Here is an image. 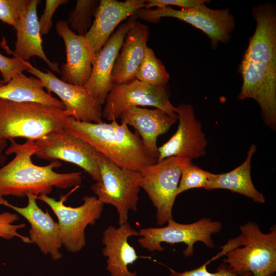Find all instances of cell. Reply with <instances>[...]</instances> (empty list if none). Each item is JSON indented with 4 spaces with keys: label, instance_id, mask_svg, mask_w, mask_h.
<instances>
[{
    "label": "cell",
    "instance_id": "cell-1",
    "mask_svg": "<svg viewBox=\"0 0 276 276\" xmlns=\"http://www.w3.org/2000/svg\"><path fill=\"white\" fill-rule=\"evenodd\" d=\"M253 35L238 66L242 84L237 99H252L259 104L265 124L276 128V9L265 3L254 6Z\"/></svg>",
    "mask_w": 276,
    "mask_h": 276
},
{
    "label": "cell",
    "instance_id": "cell-2",
    "mask_svg": "<svg viewBox=\"0 0 276 276\" xmlns=\"http://www.w3.org/2000/svg\"><path fill=\"white\" fill-rule=\"evenodd\" d=\"M9 141L5 153L7 156L14 154V157L0 167V200L8 196L48 195L54 187L67 189L81 183V172L61 173L54 170L61 167L59 160L45 166L35 164L32 160L36 149L35 141L27 140L23 144L14 140Z\"/></svg>",
    "mask_w": 276,
    "mask_h": 276
},
{
    "label": "cell",
    "instance_id": "cell-3",
    "mask_svg": "<svg viewBox=\"0 0 276 276\" xmlns=\"http://www.w3.org/2000/svg\"><path fill=\"white\" fill-rule=\"evenodd\" d=\"M63 126L81 139L98 153L118 166L133 171H142L157 160L150 156L139 134L132 132L127 124L117 120L109 123H88L68 116Z\"/></svg>",
    "mask_w": 276,
    "mask_h": 276
},
{
    "label": "cell",
    "instance_id": "cell-4",
    "mask_svg": "<svg viewBox=\"0 0 276 276\" xmlns=\"http://www.w3.org/2000/svg\"><path fill=\"white\" fill-rule=\"evenodd\" d=\"M239 236L223 247L228 252L223 263L238 275L250 272L253 276H275L276 227L263 233L256 222L240 227Z\"/></svg>",
    "mask_w": 276,
    "mask_h": 276
},
{
    "label": "cell",
    "instance_id": "cell-5",
    "mask_svg": "<svg viewBox=\"0 0 276 276\" xmlns=\"http://www.w3.org/2000/svg\"><path fill=\"white\" fill-rule=\"evenodd\" d=\"M64 109L35 102L0 99V140L36 141L63 127Z\"/></svg>",
    "mask_w": 276,
    "mask_h": 276
},
{
    "label": "cell",
    "instance_id": "cell-6",
    "mask_svg": "<svg viewBox=\"0 0 276 276\" xmlns=\"http://www.w3.org/2000/svg\"><path fill=\"white\" fill-rule=\"evenodd\" d=\"M100 179L91 186L97 199L117 210L119 224L128 221L130 210L136 212L140 191V172L124 169L99 153Z\"/></svg>",
    "mask_w": 276,
    "mask_h": 276
},
{
    "label": "cell",
    "instance_id": "cell-7",
    "mask_svg": "<svg viewBox=\"0 0 276 276\" xmlns=\"http://www.w3.org/2000/svg\"><path fill=\"white\" fill-rule=\"evenodd\" d=\"M134 15L153 23L158 22L164 17L178 19L205 33L210 39L213 49H216L219 43H228L235 28V18L229 9H213L204 4L181 10L169 6L154 10L142 8Z\"/></svg>",
    "mask_w": 276,
    "mask_h": 276
},
{
    "label": "cell",
    "instance_id": "cell-8",
    "mask_svg": "<svg viewBox=\"0 0 276 276\" xmlns=\"http://www.w3.org/2000/svg\"><path fill=\"white\" fill-rule=\"evenodd\" d=\"M189 158L173 156L149 165L140 171L139 186L147 194L156 208V222L163 225L173 219L183 164Z\"/></svg>",
    "mask_w": 276,
    "mask_h": 276
},
{
    "label": "cell",
    "instance_id": "cell-9",
    "mask_svg": "<svg viewBox=\"0 0 276 276\" xmlns=\"http://www.w3.org/2000/svg\"><path fill=\"white\" fill-rule=\"evenodd\" d=\"M162 227H148L140 229L138 242L142 247L150 251H163L161 243L171 244L183 243L187 245L183 251L186 257L194 254L195 243L201 242L210 248L215 247L212 235L220 232L222 226L220 222L210 218H202L191 223L182 224L173 219L167 221Z\"/></svg>",
    "mask_w": 276,
    "mask_h": 276
},
{
    "label": "cell",
    "instance_id": "cell-10",
    "mask_svg": "<svg viewBox=\"0 0 276 276\" xmlns=\"http://www.w3.org/2000/svg\"><path fill=\"white\" fill-rule=\"evenodd\" d=\"M66 195L60 200L48 195L37 196V199L47 204L58 219L62 246L70 252L80 251L86 245L85 230L94 225L102 214L103 205L95 196H85L82 204L77 207L66 206Z\"/></svg>",
    "mask_w": 276,
    "mask_h": 276
},
{
    "label": "cell",
    "instance_id": "cell-11",
    "mask_svg": "<svg viewBox=\"0 0 276 276\" xmlns=\"http://www.w3.org/2000/svg\"><path fill=\"white\" fill-rule=\"evenodd\" d=\"M169 86H153L137 79L128 83L113 84L102 109L103 118L109 121L120 119L125 111L133 107L152 106L178 120L176 107L170 100Z\"/></svg>",
    "mask_w": 276,
    "mask_h": 276
},
{
    "label": "cell",
    "instance_id": "cell-12",
    "mask_svg": "<svg viewBox=\"0 0 276 276\" xmlns=\"http://www.w3.org/2000/svg\"><path fill=\"white\" fill-rule=\"evenodd\" d=\"M34 155L50 161L63 160L73 164L87 172L96 181L100 179L97 158L99 153L63 126L35 141Z\"/></svg>",
    "mask_w": 276,
    "mask_h": 276
},
{
    "label": "cell",
    "instance_id": "cell-13",
    "mask_svg": "<svg viewBox=\"0 0 276 276\" xmlns=\"http://www.w3.org/2000/svg\"><path fill=\"white\" fill-rule=\"evenodd\" d=\"M26 71L39 79L49 93L53 92L59 97L70 117L84 122H103L102 105L84 86L65 82L52 72H43L29 62Z\"/></svg>",
    "mask_w": 276,
    "mask_h": 276
},
{
    "label": "cell",
    "instance_id": "cell-14",
    "mask_svg": "<svg viewBox=\"0 0 276 276\" xmlns=\"http://www.w3.org/2000/svg\"><path fill=\"white\" fill-rule=\"evenodd\" d=\"M176 112L179 121L177 130L158 148L157 162L173 156L192 160L206 154L208 142L192 106L182 103L176 107Z\"/></svg>",
    "mask_w": 276,
    "mask_h": 276
},
{
    "label": "cell",
    "instance_id": "cell-15",
    "mask_svg": "<svg viewBox=\"0 0 276 276\" xmlns=\"http://www.w3.org/2000/svg\"><path fill=\"white\" fill-rule=\"evenodd\" d=\"M28 204L24 207L14 205L5 198L0 200V204L10 208L24 217L29 223V238L45 255H50L52 260H58L63 257L60 251L62 246L58 222L50 216L48 210L44 212L37 203V196L29 194Z\"/></svg>",
    "mask_w": 276,
    "mask_h": 276
},
{
    "label": "cell",
    "instance_id": "cell-16",
    "mask_svg": "<svg viewBox=\"0 0 276 276\" xmlns=\"http://www.w3.org/2000/svg\"><path fill=\"white\" fill-rule=\"evenodd\" d=\"M56 30L65 44L66 62L61 66V80L68 83L84 86L92 71L96 52L85 35H78L67 21H58Z\"/></svg>",
    "mask_w": 276,
    "mask_h": 276
},
{
    "label": "cell",
    "instance_id": "cell-17",
    "mask_svg": "<svg viewBox=\"0 0 276 276\" xmlns=\"http://www.w3.org/2000/svg\"><path fill=\"white\" fill-rule=\"evenodd\" d=\"M137 19L133 15L121 24L96 54L90 76L84 87L102 105L113 85L112 71L125 36Z\"/></svg>",
    "mask_w": 276,
    "mask_h": 276
},
{
    "label": "cell",
    "instance_id": "cell-18",
    "mask_svg": "<svg viewBox=\"0 0 276 276\" xmlns=\"http://www.w3.org/2000/svg\"><path fill=\"white\" fill-rule=\"evenodd\" d=\"M146 0H101L95 13L93 24L85 36L96 53L98 52L124 20L140 9L144 8Z\"/></svg>",
    "mask_w": 276,
    "mask_h": 276
},
{
    "label": "cell",
    "instance_id": "cell-19",
    "mask_svg": "<svg viewBox=\"0 0 276 276\" xmlns=\"http://www.w3.org/2000/svg\"><path fill=\"white\" fill-rule=\"evenodd\" d=\"M132 236H139V232L128 221L118 227L110 225L105 229L102 252L107 258V269L110 276H137L136 272H131L128 268L140 258L128 241Z\"/></svg>",
    "mask_w": 276,
    "mask_h": 276
},
{
    "label": "cell",
    "instance_id": "cell-20",
    "mask_svg": "<svg viewBox=\"0 0 276 276\" xmlns=\"http://www.w3.org/2000/svg\"><path fill=\"white\" fill-rule=\"evenodd\" d=\"M148 27L136 21L126 33L114 63L111 77L113 84L128 83L136 79L135 74L147 48Z\"/></svg>",
    "mask_w": 276,
    "mask_h": 276
},
{
    "label": "cell",
    "instance_id": "cell-21",
    "mask_svg": "<svg viewBox=\"0 0 276 276\" xmlns=\"http://www.w3.org/2000/svg\"><path fill=\"white\" fill-rule=\"evenodd\" d=\"M120 119L121 122L134 128L148 153L157 160L158 136L166 133L177 121L159 108L150 109L140 107L128 109Z\"/></svg>",
    "mask_w": 276,
    "mask_h": 276
},
{
    "label": "cell",
    "instance_id": "cell-22",
    "mask_svg": "<svg viewBox=\"0 0 276 276\" xmlns=\"http://www.w3.org/2000/svg\"><path fill=\"white\" fill-rule=\"evenodd\" d=\"M40 1L30 0L25 13L14 28L16 31L15 49L11 53L24 61L29 62L32 56H37L44 61L53 71L61 73L57 62L51 61L47 57L42 47L37 6Z\"/></svg>",
    "mask_w": 276,
    "mask_h": 276
},
{
    "label": "cell",
    "instance_id": "cell-23",
    "mask_svg": "<svg viewBox=\"0 0 276 276\" xmlns=\"http://www.w3.org/2000/svg\"><path fill=\"white\" fill-rule=\"evenodd\" d=\"M256 149V146L252 144L245 160L233 170L224 173H212L204 189H226L246 196L256 202L264 203V195L256 188L251 177V161Z\"/></svg>",
    "mask_w": 276,
    "mask_h": 276
},
{
    "label": "cell",
    "instance_id": "cell-24",
    "mask_svg": "<svg viewBox=\"0 0 276 276\" xmlns=\"http://www.w3.org/2000/svg\"><path fill=\"white\" fill-rule=\"evenodd\" d=\"M44 88L39 79L27 77L21 73L0 86V99L16 102H35L64 109L61 101Z\"/></svg>",
    "mask_w": 276,
    "mask_h": 276
},
{
    "label": "cell",
    "instance_id": "cell-25",
    "mask_svg": "<svg viewBox=\"0 0 276 276\" xmlns=\"http://www.w3.org/2000/svg\"><path fill=\"white\" fill-rule=\"evenodd\" d=\"M136 79L153 86H166L170 75L152 49L147 47L144 58L135 74Z\"/></svg>",
    "mask_w": 276,
    "mask_h": 276
},
{
    "label": "cell",
    "instance_id": "cell-26",
    "mask_svg": "<svg viewBox=\"0 0 276 276\" xmlns=\"http://www.w3.org/2000/svg\"><path fill=\"white\" fill-rule=\"evenodd\" d=\"M97 0H77L67 21L70 28L78 35H85L90 28L98 8Z\"/></svg>",
    "mask_w": 276,
    "mask_h": 276
},
{
    "label": "cell",
    "instance_id": "cell-27",
    "mask_svg": "<svg viewBox=\"0 0 276 276\" xmlns=\"http://www.w3.org/2000/svg\"><path fill=\"white\" fill-rule=\"evenodd\" d=\"M188 160L183 165L177 190V195L192 189L206 187L212 173L202 169Z\"/></svg>",
    "mask_w": 276,
    "mask_h": 276
},
{
    "label": "cell",
    "instance_id": "cell-28",
    "mask_svg": "<svg viewBox=\"0 0 276 276\" xmlns=\"http://www.w3.org/2000/svg\"><path fill=\"white\" fill-rule=\"evenodd\" d=\"M19 220L15 213L4 212L0 213V238L9 240L15 238L20 239L24 243L32 244L29 237L20 234L18 230L26 227L25 223L15 224Z\"/></svg>",
    "mask_w": 276,
    "mask_h": 276
},
{
    "label": "cell",
    "instance_id": "cell-29",
    "mask_svg": "<svg viewBox=\"0 0 276 276\" xmlns=\"http://www.w3.org/2000/svg\"><path fill=\"white\" fill-rule=\"evenodd\" d=\"M30 0H0V20L15 27Z\"/></svg>",
    "mask_w": 276,
    "mask_h": 276
},
{
    "label": "cell",
    "instance_id": "cell-30",
    "mask_svg": "<svg viewBox=\"0 0 276 276\" xmlns=\"http://www.w3.org/2000/svg\"><path fill=\"white\" fill-rule=\"evenodd\" d=\"M210 263L208 261L201 266L190 270L177 272L169 268V276H253L250 272L243 275H238L233 271L226 264L222 263L215 272H211L207 269V265Z\"/></svg>",
    "mask_w": 276,
    "mask_h": 276
},
{
    "label": "cell",
    "instance_id": "cell-31",
    "mask_svg": "<svg viewBox=\"0 0 276 276\" xmlns=\"http://www.w3.org/2000/svg\"><path fill=\"white\" fill-rule=\"evenodd\" d=\"M29 62L16 57L9 58L0 53V73L6 83L14 76L26 71Z\"/></svg>",
    "mask_w": 276,
    "mask_h": 276
},
{
    "label": "cell",
    "instance_id": "cell-32",
    "mask_svg": "<svg viewBox=\"0 0 276 276\" xmlns=\"http://www.w3.org/2000/svg\"><path fill=\"white\" fill-rule=\"evenodd\" d=\"M67 0H46L44 11L38 19L41 35L48 34L53 25L52 17L57 9Z\"/></svg>",
    "mask_w": 276,
    "mask_h": 276
},
{
    "label": "cell",
    "instance_id": "cell-33",
    "mask_svg": "<svg viewBox=\"0 0 276 276\" xmlns=\"http://www.w3.org/2000/svg\"><path fill=\"white\" fill-rule=\"evenodd\" d=\"M209 2L208 0H148L146 1L144 8L148 9L153 7L164 8L167 6H178L182 9H187L208 3Z\"/></svg>",
    "mask_w": 276,
    "mask_h": 276
},
{
    "label": "cell",
    "instance_id": "cell-34",
    "mask_svg": "<svg viewBox=\"0 0 276 276\" xmlns=\"http://www.w3.org/2000/svg\"><path fill=\"white\" fill-rule=\"evenodd\" d=\"M7 144V141L0 140V167L6 164L7 159V155L5 153Z\"/></svg>",
    "mask_w": 276,
    "mask_h": 276
},
{
    "label": "cell",
    "instance_id": "cell-35",
    "mask_svg": "<svg viewBox=\"0 0 276 276\" xmlns=\"http://www.w3.org/2000/svg\"><path fill=\"white\" fill-rule=\"evenodd\" d=\"M5 84H6V83L3 80H0V86L4 85Z\"/></svg>",
    "mask_w": 276,
    "mask_h": 276
}]
</instances>
